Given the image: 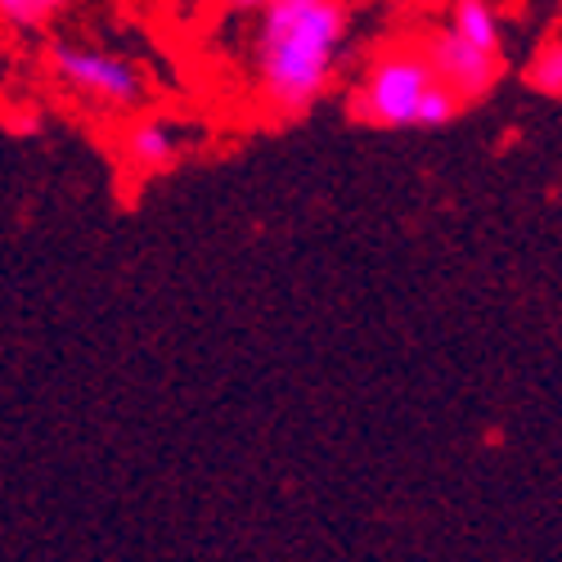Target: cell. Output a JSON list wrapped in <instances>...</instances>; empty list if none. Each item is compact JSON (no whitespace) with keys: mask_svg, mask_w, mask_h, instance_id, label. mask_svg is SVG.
<instances>
[{"mask_svg":"<svg viewBox=\"0 0 562 562\" xmlns=\"http://www.w3.org/2000/svg\"><path fill=\"white\" fill-rule=\"evenodd\" d=\"M527 86L540 90L544 100H558V95H562V45H558V41H544L540 50L531 55V64H527Z\"/></svg>","mask_w":562,"mask_h":562,"instance_id":"obj_7","label":"cell"},{"mask_svg":"<svg viewBox=\"0 0 562 562\" xmlns=\"http://www.w3.org/2000/svg\"><path fill=\"white\" fill-rule=\"evenodd\" d=\"M50 72L77 90L81 100L100 109H135L145 100V72H139L126 55L104 50V45H81V41H59L50 50Z\"/></svg>","mask_w":562,"mask_h":562,"instance_id":"obj_3","label":"cell"},{"mask_svg":"<svg viewBox=\"0 0 562 562\" xmlns=\"http://www.w3.org/2000/svg\"><path fill=\"white\" fill-rule=\"evenodd\" d=\"M229 5H234V10H257V14H261V10H270V5H289V0H229Z\"/></svg>","mask_w":562,"mask_h":562,"instance_id":"obj_9","label":"cell"},{"mask_svg":"<svg viewBox=\"0 0 562 562\" xmlns=\"http://www.w3.org/2000/svg\"><path fill=\"white\" fill-rule=\"evenodd\" d=\"M68 0H0V14H5L14 27H41L55 14H64Z\"/></svg>","mask_w":562,"mask_h":562,"instance_id":"obj_8","label":"cell"},{"mask_svg":"<svg viewBox=\"0 0 562 562\" xmlns=\"http://www.w3.org/2000/svg\"><path fill=\"white\" fill-rule=\"evenodd\" d=\"M122 162L135 171V176H158V171H171L184 154V135L180 126H171L167 117H135L126 131H122Z\"/></svg>","mask_w":562,"mask_h":562,"instance_id":"obj_5","label":"cell"},{"mask_svg":"<svg viewBox=\"0 0 562 562\" xmlns=\"http://www.w3.org/2000/svg\"><path fill=\"white\" fill-rule=\"evenodd\" d=\"M351 109L373 126H446L459 117L463 104L437 81L424 50L392 45L364 68Z\"/></svg>","mask_w":562,"mask_h":562,"instance_id":"obj_2","label":"cell"},{"mask_svg":"<svg viewBox=\"0 0 562 562\" xmlns=\"http://www.w3.org/2000/svg\"><path fill=\"white\" fill-rule=\"evenodd\" d=\"M424 55H428V64H432L437 81L450 90V95H454L459 104L482 100L486 90L495 86L499 68H504V59H499V55L477 50L473 41H463V36H459V32H450V27H441V32H432V36H428Z\"/></svg>","mask_w":562,"mask_h":562,"instance_id":"obj_4","label":"cell"},{"mask_svg":"<svg viewBox=\"0 0 562 562\" xmlns=\"http://www.w3.org/2000/svg\"><path fill=\"white\" fill-rule=\"evenodd\" d=\"M446 27L459 32L463 41H473L477 50L504 59V27H499V10L491 5V0H454Z\"/></svg>","mask_w":562,"mask_h":562,"instance_id":"obj_6","label":"cell"},{"mask_svg":"<svg viewBox=\"0 0 562 562\" xmlns=\"http://www.w3.org/2000/svg\"><path fill=\"white\" fill-rule=\"evenodd\" d=\"M347 45L342 0H289L261 10L257 81L274 113H306L329 90Z\"/></svg>","mask_w":562,"mask_h":562,"instance_id":"obj_1","label":"cell"}]
</instances>
